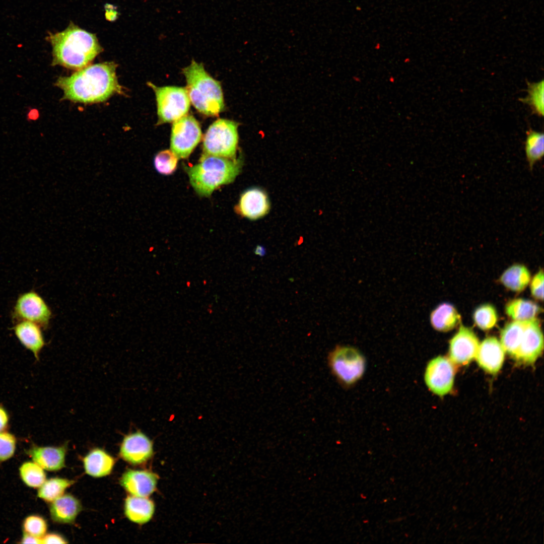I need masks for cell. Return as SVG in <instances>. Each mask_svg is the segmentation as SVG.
I'll return each instance as SVG.
<instances>
[{
	"label": "cell",
	"mask_w": 544,
	"mask_h": 544,
	"mask_svg": "<svg viewBox=\"0 0 544 544\" xmlns=\"http://www.w3.org/2000/svg\"><path fill=\"white\" fill-rule=\"evenodd\" d=\"M9 416L6 410L0 405V432L4 431L8 427Z\"/></svg>",
	"instance_id": "obj_36"
},
{
	"label": "cell",
	"mask_w": 544,
	"mask_h": 544,
	"mask_svg": "<svg viewBox=\"0 0 544 544\" xmlns=\"http://www.w3.org/2000/svg\"><path fill=\"white\" fill-rule=\"evenodd\" d=\"M23 528L25 533L41 538L47 531V526L43 518L38 515H31L25 518Z\"/></svg>",
	"instance_id": "obj_32"
},
{
	"label": "cell",
	"mask_w": 544,
	"mask_h": 544,
	"mask_svg": "<svg viewBox=\"0 0 544 544\" xmlns=\"http://www.w3.org/2000/svg\"><path fill=\"white\" fill-rule=\"evenodd\" d=\"M473 319L477 326L482 330H486L491 329L496 325L498 315L493 306L485 304L475 310L473 314Z\"/></svg>",
	"instance_id": "obj_30"
},
{
	"label": "cell",
	"mask_w": 544,
	"mask_h": 544,
	"mask_svg": "<svg viewBox=\"0 0 544 544\" xmlns=\"http://www.w3.org/2000/svg\"><path fill=\"white\" fill-rule=\"evenodd\" d=\"M65 453L64 446H34L28 452L34 462L49 471L58 470L64 466Z\"/></svg>",
	"instance_id": "obj_18"
},
{
	"label": "cell",
	"mask_w": 544,
	"mask_h": 544,
	"mask_svg": "<svg viewBox=\"0 0 544 544\" xmlns=\"http://www.w3.org/2000/svg\"><path fill=\"white\" fill-rule=\"evenodd\" d=\"M116 67L113 62L88 65L70 76L59 77L55 85L63 91V99L83 103L103 102L123 93Z\"/></svg>",
	"instance_id": "obj_1"
},
{
	"label": "cell",
	"mask_w": 544,
	"mask_h": 544,
	"mask_svg": "<svg viewBox=\"0 0 544 544\" xmlns=\"http://www.w3.org/2000/svg\"><path fill=\"white\" fill-rule=\"evenodd\" d=\"M126 516L131 521L143 524L149 521L154 512V504L147 497L128 496L124 506Z\"/></svg>",
	"instance_id": "obj_20"
},
{
	"label": "cell",
	"mask_w": 544,
	"mask_h": 544,
	"mask_svg": "<svg viewBox=\"0 0 544 544\" xmlns=\"http://www.w3.org/2000/svg\"><path fill=\"white\" fill-rule=\"evenodd\" d=\"M16 445V438L13 434L5 431L0 432V462L13 456Z\"/></svg>",
	"instance_id": "obj_33"
},
{
	"label": "cell",
	"mask_w": 544,
	"mask_h": 544,
	"mask_svg": "<svg viewBox=\"0 0 544 544\" xmlns=\"http://www.w3.org/2000/svg\"><path fill=\"white\" fill-rule=\"evenodd\" d=\"M20 542L21 543H42L41 538L35 537L25 532H24Z\"/></svg>",
	"instance_id": "obj_37"
},
{
	"label": "cell",
	"mask_w": 544,
	"mask_h": 544,
	"mask_svg": "<svg viewBox=\"0 0 544 544\" xmlns=\"http://www.w3.org/2000/svg\"><path fill=\"white\" fill-rule=\"evenodd\" d=\"M201 139L199 123L192 115L186 114L173 122L170 149L178 159H186Z\"/></svg>",
	"instance_id": "obj_8"
},
{
	"label": "cell",
	"mask_w": 544,
	"mask_h": 544,
	"mask_svg": "<svg viewBox=\"0 0 544 544\" xmlns=\"http://www.w3.org/2000/svg\"><path fill=\"white\" fill-rule=\"evenodd\" d=\"M327 358L331 373L344 386L354 385L364 373L365 358L354 347L338 345L329 352Z\"/></svg>",
	"instance_id": "obj_5"
},
{
	"label": "cell",
	"mask_w": 544,
	"mask_h": 544,
	"mask_svg": "<svg viewBox=\"0 0 544 544\" xmlns=\"http://www.w3.org/2000/svg\"><path fill=\"white\" fill-rule=\"evenodd\" d=\"M190 102L200 113L217 116L224 109L223 94L220 83L205 70L203 64L192 60L182 70Z\"/></svg>",
	"instance_id": "obj_4"
},
{
	"label": "cell",
	"mask_w": 544,
	"mask_h": 544,
	"mask_svg": "<svg viewBox=\"0 0 544 544\" xmlns=\"http://www.w3.org/2000/svg\"><path fill=\"white\" fill-rule=\"evenodd\" d=\"M148 84L156 95L158 124L174 122L187 114L190 101L186 88L176 86L157 87L150 82Z\"/></svg>",
	"instance_id": "obj_7"
},
{
	"label": "cell",
	"mask_w": 544,
	"mask_h": 544,
	"mask_svg": "<svg viewBox=\"0 0 544 544\" xmlns=\"http://www.w3.org/2000/svg\"><path fill=\"white\" fill-rule=\"evenodd\" d=\"M479 345L473 330L461 325L450 341V360L457 365H467L475 358Z\"/></svg>",
	"instance_id": "obj_12"
},
{
	"label": "cell",
	"mask_w": 544,
	"mask_h": 544,
	"mask_svg": "<svg viewBox=\"0 0 544 544\" xmlns=\"http://www.w3.org/2000/svg\"><path fill=\"white\" fill-rule=\"evenodd\" d=\"M430 320L435 329L446 332L453 329L459 323L461 316L452 305L443 303L432 311Z\"/></svg>",
	"instance_id": "obj_21"
},
{
	"label": "cell",
	"mask_w": 544,
	"mask_h": 544,
	"mask_svg": "<svg viewBox=\"0 0 544 544\" xmlns=\"http://www.w3.org/2000/svg\"><path fill=\"white\" fill-rule=\"evenodd\" d=\"M19 472L23 482L31 488H39L46 480L43 468L34 461L24 462L19 468Z\"/></svg>",
	"instance_id": "obj_29"
},
{
	"label": "cell",
	"mask_w": 544,
	"mask_h": 544,
	"mask_svg": "<svg viewBox=\"0 0 544 544\" xmlns=\"http://www.w3.org/2000/svg\"><path fill=\"white\" fill-rule=\"evenodd\" d=\"M52 47V65L81 70L103 50L96 35L71 23L63 31L46 38Z\"/></svg>",
	"instance_id": "obj_2"
},
{
	"label": "cell",
	"mask_w": 544,
	"mask_h": 544,
	"mask_svg": "<svg viewBox=\"0 0 544 544\" xmlns=\"http://www.w3.org/2000/svg\"><path fill=\"white\" fill-rule=\"evenodd\" d=\"M530 291L532 296L536 299H543V272L539 270L533 277L530 283Z\"/></svg>",
	"instance_id": "obj_34"
},
{
	"label": "cell",
	"mask_w": 544,
	"mask_h": 544,
	"mask_svg": "<svg viewBox=\"0 0 544 544\" xmlns=\"http://www.w3.org/2000/svg\"><path fill=\"white\" fill-rule=\"evenodd\" d=\"M454 375L453 362L445 357L438 356L427 364L424 380L427 386L432 392L443 396L451 390Z\"/></svg>",
	"instance_id": "obj_10"
},
{
	"label": "cell",
	"mask_w": 544,
	"mask_h": 544,
	"mask_svg": "<svg viewBox=\"0 0 544 544\" xmlns=\"http://www.w3.org/2000/svg\"><path fill=\"white\" fill-rule=\"evenodd\" d=\"M527 84L528 95L524 98H520L519 100L528 104L532 113L542 117L544 113L543 80L533 83L527 82Z\"/></svg>",
	"instance_id": "obj_28"
},
{
	"label": "cell",
	"mask_w": 544,
	"mask_h": 544,
	"mask_svg": "<svg viewBox=\"0 0 544 544\" xmlns=\"http://www.w3.org/2000/svg\"><path fill=\"white\" fill-rule=\"evenodd\" d=\"M178 158L170 150L159 152L155 157L154 165L157 171L162 174L169 175L176 169Z\"/></svg>",
	"instance_id": "obj_31"
},
{
	"label": "cell",
	"mask_w": 544,
	"mask_h": 544,
	"mask_svg": "<svg viewBox=\"0 0 544 544\" xmlns=\"http://www.w3.org/2000/svg\"><path fill=\"white\" fill-rule=\"evenodd\" d=\"M114 464L113 458L100 449L92 450L84 459L85 471L94 477L106 476L111 472Z\"/></svg>",
	"instance_id": "obj_22"
},
{
	"label": "cell",
	"mask_w": 544,
	"mask_h": 544,
	"mask_svg": "<svg viewBox=\"0 0 544 544\" xmlns=\"http://www.w3.org/2000/svg\"><path fill=\"white\" fill-rule=\"evenodd\" d=\"M505 312L513 320L525 321L534 319L541 311L535 303L524 299H515L506 305Z\"/></svg>",
	"instance_id": "obj_24"
},
{
	"label": "cell",
	"mask_w": 544,
	"mask_h": 544,
	"mask_svg": "<svg viewBox=\"0 0 544 544\" xmlns=\"http://www.w3.org/2000/svg\"><path fill=\"white\" fill-rule=\"evenodd\" d=\"M527 161L530 170L534 165L541 161L544 154V135L543 132L529 129L526 131L524 143Z\"/></svg>",
	"instance_id": "obj_26"
},
{
	"label": "cell",
	"mask_w": 544,
	"mask_h": 544,
	"mask_svg": "<svg viewBox=\"0 0 544 544\" xmlns=\"http://www.w3.org/2000/svg\"><path fill=\"white\" fill-rule=\"evenodd\" d=\"M254 252L256 255L261 257L265 255L266 251L263 246L257 245L255 248Z\"/></svg>",
	"instance_id": "obj_38"
},
{
	"label": "cell",
	"mask_w": 544,
	"mask_h": 544,
	"mask_svg": "<svg viewBox=\"0 0 544 544\" xmlns=\"http://www.w3.org/2000/svg\"><path fill=\"white\" fill-rule=\"evenodd\" d=\"M51 312L43 298L31 291L18 298L13 312V318L18 322L28 321L45 328L48 325Z\"/></svg>",
	"instance_id": "obj_9"
},
{
	"label": "cell",
	"mask_w": 544,
	"mask_h": 544,
	"mask_svg": "<svg viewBox=\"0 0 544 544\" xmlns=\"http://www.w3.org/2000/svg\"><path fill=\"white\" fill-rule=\"evenodd\" d=\"M527 321L514 320L507 323L501 331L500 343L505 351L512 358L517 352Z\"/></svg>",
	"instance_id": "obj_25"
},
{
	"label": "cell",
	"mask_w": 544,
	"mask_h": 544,
	"mask_svg": "<svg viewBox=\"0 0 544 544\" xmlns=\"http://www.w3.org/2000/svg\"><path fill=\"white\" fill-rule=\"evenodd\" d=\"M241 168L239 159L203 154L198 164L184 166L191 186L201 196H209L220 186L232 182Z\"/></svg>",
	"instance_id": "obj_3"
},
{
	"label": "cell",
	"mask_w": 544,
	"mask_h": 544,
	"mask_svg": "<svg viewBox=\"0 0 544 544\" xmlns=\"http://www.w3.org/2000/svg\"><path fill=\"white\" fill-rule=\"evenodd\" d=\"M505 352L498 339L490 336L480 344L475 358L479 366L485 371L495 374L502 366Z\"/></svg>",
	"instance_id": "obj_15"
},
{
	"label": "cell",
	"mask_w": 544,
	"mask_h": 544,
	"mask_svg": "<svg viewBox=\"0 0 544 544\" xmlns=\"http://www.w3.org/2000/svg\"><path fill=\"white\" fill-rule=\"evenodd\" d=\"M79 501L70 495H62L53 501L50 507L52 520L62 523H72L80 512Z\"/></svg>",
	"instance_id": "obj_19"
},
{
	"label": "cell",
	"mask_w": 544,
	"mask_h": 544,
	"mask_svg": "<svg viewBox=\"0 0 544 544\" xmlns=\"http://www.w3.org/2000/svg\"><path fill=\"white\" fill-rule=\"evenodd\" d=\"M238 124L235 121L218 119L207 129L203 140V154L235 159L238 143Z\"/></svg>",
	"instance_id": "obj_6"
},
{
	"label": "cell",
	"mask_w": 544,
	"mask_h": 544,
	"mask_svg": "<svg viewBox=\"0 0 544 544\" xmlns=\"http://www.w3.org/2000/svg\"><path fill=\"white\" fill-rule=\"evenodd\" d=\"M158 479L150 471L129 469L122 476L120 484L132 495L147 497L155 491Z\"/></svg>",
	"instance_id": "obj_16"
},
{
	"label": "cell",
	"mask_w": 544,
	"mask_h": 544,
	"mask_svg": "<svg viewBox=\"0 0 544 544\" xmlns=\"http://www.w3.org/2000/svg\"><path fill=\"white\" fill-rule=\"evenodd\" d=\"M42 543H65L67 542L60 535L55 533H49L41 538Z\"/></svg>",
	"instance_id": "obj_35"
},
{
	"label": "cell",
	"mask_w": 544,
	"mask_h": 544,
	"mask_svg": "<svg viewBox=\"0 0 544 544\" xmlns=\"http://www.w3.org/2000/svg\"><path fill=\"white\" fill-rule=\"evenodd\" d=\"M74 481L54 478L44 482L39 487L37 496L47 502H52L62 495L65 490L74 483Z\"/></svg>",
	"instance_id": "obj_27"
},
{
	"label": "cell",
	"mask_w": 544,
	"mask_h": 544,
	"mask_svg": "<svg viewBox=\"0 0 544 544\" xmlns=\"http://www.w3.org/2000/svg\"><path fill=\"white\" fill-rule=\"evenodd\" d=\"M152 441L140 431L126 435L122 442L120 454L127 462L132 464H141L153 454Z\"/></svg>",
	"instance_id": "obj_13"
},
{
	"label": "cell",
	"mask_w": 544,
	"mask_h": 544,
	"mask_svg": "<svg viewBox=\"0 0 544 544\" xmlns=\"http://www.w3.org/2000/svg\"><path fill=\"white\" fill-rule=\"evenodd\" d=\"M270 203L265 192L257 187L248 189L240 196L236 210L241 216L255 220L265 216Z\"/></svg>",
	"instance_id": "obj_14"
},
{
	"label": "cell",
	"mask_w": 544,
	"mask_h": 544,
	"mask_svg": "<svg viewBox=\"0 0 544 544\" xmlns=\"http://www.w3.org/2000/svg\"><path fill=\"white\" fill-rule=\"evenodd\" d=\"M543 346V335L539 321L536 318L529 320L513 358L520 364H532L540 355Z\"/></svg>",
	"instance_id": "obj_11"
},
{
	"label": "cell",
	"mask_w": 544,
	"mask_h": 544,
	"mask_svg": "<svg viewBox=\"0 0 544 544\" xmlns=\"http://www.w3.org/2000/svg\"><path fill=\"white\" fill-rule=\"evenodd\" d=\"M530 281L528 269L521 264H514L506 269L500 277L501 283L509 290L519 292L524 290Z\"/></svg>",
	"instance_id": "obj_23"
},
{
	"label": "cell",
	"mask_w": 544,
	"mask_h": 544,
	"mask_svg": "<svg viewBox=\"0 0 544 544\" xmlns=\"http://www.w3.org/2000/svg\"><path fill=\"white\" fill-rule=\"evenodd\" d=\"M13 329L22 345L30 350L36 359L38 360L39 353L45 345L41 327L32 322L22 321L18 322Z\"/></svg>",
	"instance_id": "obj_17"
}]
</instances>
